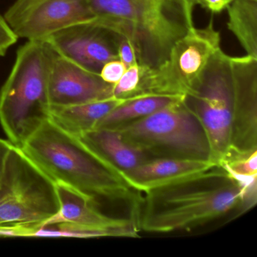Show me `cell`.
<instances>
[{
  "label": "cell",
  "mask_w": 257,
  "mask_h": 257,
  "mask_svg": "<svg viewBox=\"0 0 257 257\" xmlns=\"http://www.w3.org/2000/svg\"><path fill=\"white\" fill-rule=\"evenodd\" d=\"M257 180L240 181L222 167L141 192L136 213L140 231H190L256 204Z\"/></svg>",
  "instance_id": "obj_1"
},
{
  "label": "cell",
  "mask_w": 257,
  "mask_h": 257,
  "mask_svg": "<svg viewBox=\"0 0 257 257\" xmlns=\"http://www.w3.org/2000/svg\"><path fill=\"white\" fill-rule=\"evenodd\" d=\"M94 23L126 37L144 71L156 70L195 28L197 0H85Z\"/></svg>",
  "instance_id": "obj_2"
},
{
  "label": "cell",
  "mask_w": 257,
  "mask_h": 257,
  "mask_svg": "<svg viewBox=\"0 0 257 257\" xmlns=\"http://www.w3.org/2000/svg\"><path fill=\"white\" fill-rule=\"evenodd\" d=\"M54 183H63L98 200L127 203L138 210L141 192L105 168L79 141L46 120L21 147Z\"/></svg>",
  "instance_id": "obj_3"
},
{
  "label": "cell",
  "mask_w": 257,
  "mask_h": 257,
  "mask_svg": "<svg viewBox=\"0 0 257 257\" xmlns=\"http://www.w3.org/2000/svg\"><path fill=\"white\" fill-rule=\"evenodd\" d=\"M52 52L46 42L27 41L18 49L13 68L0 88V125L18 148L49 118Z\"/></svg>",
  "instance_id": "obj_4"
},
{
  "label": "cell",
  "mask_w": 257,
  "mask_h": 257,
  "mask_svg": "<svg viewBox=\"0 0 257 257\" xmlns=\"http://www.w3.org/2000/svg\"><path fill=\"white\" fill-rule=\"evenodd\" d=\"M58 209L55 183L13 145L0 178V237H34Z\"/></svg>",
  "instance_id": "obj_5"
},
{
  "label": "cell",
  "mask_w": 257,
  "mask_h": 257,
  "mask_svg": "<svg viewBox=\"0 0 257 257\" xmlns=\"http://www.w3.org/2000/svg\"><path fill=\"white\" fill-rule=\"evenodd\" d=\"M104 128L116 131L126 143L151 160L212 162L205 132L184 98L144 118Z\"/></svg>",
  "instance_id": "obj_6"
},
{
  "label": "cell",
  "mask_w": 257,
  "mask_h": 257,
  "mask_svg": "<svg viewBox=\"0 0 257 257\" xmlns=\"http://www.w3.org/2000/svg\"><path fill=\"white\" fill-rule=\"evenodd\" d=\"M244 58L230 56L219 49L210 57L184 97L205 132L210 161L217 166L231 151L234 87Z\"/></svg>",
  "instance_id": "obj_7"
},
{
  "label": "cell",
  "mask_w": 257,
  "mask_h": 257,
  "mask_svg": "<svg viewBox=\"0 0 257 257\" xmlns=\"http://www.w3.org/2000/svg\"><path fill=\"white\" fill-rule=\"evenodd\" d=\"M221 37L213 19L204 28H194L179 40L165 64L152 71L144 70L135 97L164 95L184 97L210 57L221 49Z\"/></svg>",
  "instance_id": "obj_8"
},
{
  "label": "cell",
  "mask_w": 257,
  "mask_h": 257,
  "mask_svg": "<svg viewBox=\"0 0 257 257\" xmlns=\"http://www.w3.org/2000/svg\"><path fill=\"white\" fill-rule=\"evenodd\" d=\"M55 186L59 209L44 226L55 225L60 237L92 238L139 236L136 221L132 216H108L99 210L98 202L91 197L63 183H55Z\"/></svg>",
  "instance_id": "obj_9"
},
{
  "label": "cell",
  "mask_w": 257,
  "mask_h": 257,
  "mask_svg": "<svg viewBox=\"0 0 257 257\" xmlns=\"http://www.w3.org/2000/svg\"><path fill=\"white\" fill-rule=\"evenodd\" d=\"M4 18L18 39L40 42L69 27L95 20L85 0H15Z\"/></svg>",
  "instance_id": "obj_10"
},
{
  "label": "cell",
  "mask_w": 257,
  "mask_h": 257,
  "mask_svg": "<svg viewBox=\"0 0 257 257\" xmlns=\"http://www.w3.org/2000/svg\"><path fill=\"white\" fill-rule=\"evenodd\" d=\"M117 40L115 33L92 22L69 27L44 42L66 59L100 74L106 63L118 59Z\"/></svg>",
  "instance_id": "obj_11"
},
{
  "label": "cell",
  "mask_w": 257,
  "mask_h": 257,
  "mask_svg": "<svg viewBox=\"0 0 257 257\" xmlns=\"http://www.w3.org/2000/svg\"><path fill=\"white\" fill-rule=\"evenodd\" d=\"M48 92L51 106H72L113 97V85L52 49Z\"/></svg>",
  "instance_id": "obj_12"
},
{
  "label": "cell",
  "mask_w": 257,
  "mask_h": 257,
  "mask_svg": "<svg viewBox=\"0 0 257 257\" xmlns=\"http://www.w3.org/2000/svg\"><path fill=\"white\" fill-rule=\"evenodd\" d=\"M76 138L105 168L123 180L126 174L151 160L112 128H96Z\"/></svg>",
  "instance_id": "obj_13"
},
{
  "label": "cell",
  "mask_w": 257,
  "mask_h": 257,
  "mask_svg": "<svg viewBox=\"0 0 257 257\" xmlns=\"http://www.w3.org/2000/svg\"><path fill=\"white\" fill-rule=\"evenodd\" d=\"M217 166L210 162L185 159H152L124 175V180L138 192L162 186Z\"/></svg>",
  "instance_id": "obj_14"
},
{
  "label": "cell",
  "mask_w": 257,
  "mask_h": 257,
  "mask_svg": "<svg viewBox=\"0 0 257 257\" xmlns=\"http://www.w3.org/2000/svg\"><path fill=\"white\" fill-rule=\"evenodd\" d=\"M127 99L111 97L72 106H51L49 119L72 136L77 137L94 130L103 119Z\"/></svg>",
  "instance_id": "obj_15"
},
{
  "label": "cell",
  "mask_w": 257,
  "mask_h": 257,
  "mask_svg": "<svg viewBox=\"0 0 257 257\" xmlns=\"http://www.w3.org/2000/svg\"><path fill=\"white\" fill-rule=\"evenodd\" d=\"M227 26L246 55L257 59V0H233Z\"/></svg>",
  "instance_id": "obj_16"
},
{
  "label": "cell",
  "mask_w": 257,
  "mask_h": 257,
  "mask_svg": "<svg viewBox=\"0 0 257 257\" xmlns=\"http://www.w3.org/2000/svg\"><path fill=\"white\" fill-rule=\"evenodd\" d=\"M184 97L144 95L127 100L100 120L95 128L112 127L151 115Z\"/></svg>",
  "instance_id": "obj_17"
},
{
  "label": "cell",
  "mask_w": 257,
  "mask_h": 257,
  "mask_svg": "<svg viewBox=\"0 0 257 257\" xmlns=\"http://www.w3.org/2000/svg\"><path fill=\"white\" fill-rule=\"evenodd\" d=\"M144 73V68L138 63L126 69L124 74L113 86V96L118 98H133L138 91Z\"/></svg>",
  "instance_id": "obj_18"
},
{
  "label": "cell",
  "mask_w": 257,
  "mask_h": 257,
  "mask_svg": "<svg viewBox=\"0 0 257 257\" xmlns=\"http://www.w3.org/2000/svg\"><path fill=\"white\" fill-rule=\"evenodd\" d=\"M127 67L118 59L108 61L100 72V76L105 82L115 85L121 79Z\"/></svg>",
  "instance_id": "obj_19"
},
{
  "label": "cell",
  "mask_w": 257,
  "mask_h": 257,
  "mask_svg": "<svg viewBox=\"0 0 257 257\" xmlns=\"http://www.w3.org/2000/svg\"><path fill=\"white\" fill-rule=\"evenodd\" d=\"M117 48H118V60L121 61L127 68L138 63L133 46L126 37L118 35Z\"/></svg>",
  "instance_id": "obj_20"
},
{
  "label": "cell",
  "mask_w": 257,
  "mask_h": 257,
  "mask_svg": "<svg viewBox=\"0 0 257 257\" xmlns=\"http://www.w3.org/2000/svg\"><path fill=\"white\" fill-rule=\"evenodd\" d=\"M19 39L16 37L4 19L0 15V57L7 55L9 49L17 43Z\"/></svg>",
  "instance_id": "obj_21"
},
{
  "label": "cell",
  "mask_w": 257,
  "mask_h": 257,
  "mask_svg": "<svg viewBox=\"0 0 257 257\" xmlns=\"http://www.w3.org/2000/svg\"><path fill=\"white\" fill-rule=\"evenodd\" d=\"M198 5L212 14H219L232 2L233 0H197Z\"/></svg>",
  "instance_id": "obj_22"
},
{
  "label": "cell",
  "mask_w": 257,
  "mask_h": 257,
  "mask_svg": "<svg viewBox=\"0 0 257 257\" xmlns=\"http://www.w3.org/2000/svg\"><path fill=\"white\" fill-rule=\"evenodd\" d=\"M12 147H13V144L8 140L0 138V178L2 177L6 160H7V156H8Z\"/></svg>",
  "instance_id": "obj_23"
}]
</instances>
